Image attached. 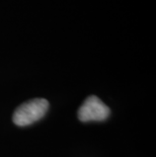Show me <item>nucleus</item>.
Wrapping results in <instances>:
<instances>
[{
	"instance_id": "1",
	"label": "nucleus",
	"mask_w": 156,
	"mask_h": 157,
	"mask_svg": "<svg viewBox=\"0 0 156 157\" xmlns=\"http://www.w3.org/2000/svg\"><path fill=\"white\" fill-rule=\"evenodd\" d=\"M49 102L45 98H35L21 105L13 113V122L17 126H28L43 118L48 111Z\"/></svg>"
},
{
	"instance_id": "2",
	"label": "nucleus",
	"mask_w": 156,
	"mask_h": 157,
	"mask_svg": "<svg viewBox=\"0 0 156 157\" xmlns=\"http://www.w3.org/2000/svg\"><path fill=\"white\" fill-rule=\"evenodd\" d=\"M109 115V109L97 96L91 95L85 99L78 111V118L82 122L104 121Z\"/></svg>"
}]
</instances>
